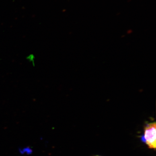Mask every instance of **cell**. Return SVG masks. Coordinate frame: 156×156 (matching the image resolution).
<instances>
[{
  "label": "cell",
  "mask_w": 156,
  "mask_h": 156,
  "mask_svg": "<svg viewBox=\"0 0 156 156\" xmlns=\"http://www.w3.org/2000/svg\"><path fill=\"white\" fill-rule=\"evenodd\" d=\"M156 123L152 122L148 123L144 126V137L145 143L150 149L155 151L156 148Z\"/></svg>",
  "instance_id": "cell-1"
},
{
  "label": "cell",
  "mask_w": 156,
  "mask_h": 156,
  "mask_svg": "<svg viewBox=\"0 0 156 156\" xmlns=\"http://www.w3.org/2000/svg\"><path fill=\"white\" fill-rule=\"evenodd\" d=\"M94 156H101L99 155H95Z\"/></svg>",
  "instance_id": "cell-2"
}]
</instances>
